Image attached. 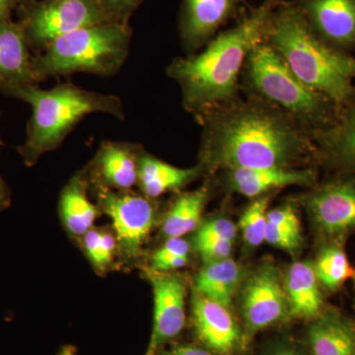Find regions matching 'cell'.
I'll list each match as a JSON object with an SVG mask.
<instances>
[{"mask_svg": "<svg viewBox=\"0 0 355 355\" xmlns=\"http://www.w3.org/2000/svg\"><path fill=\"white\" fill-rule=\"evenodd\" d=\"M277 109L261 101L230 102L200 114L203 163L211 169L291 168L316 151L311 133Z\"/></svg>", "mask_w": 355, "mask_h": 355, "instance_id": "cell-1", "label": "cell"}, {"mask_svg": "<svg viewBox=\"0 0 355 355\" xmlns=\"http://www.w3.org/2000/svg\"><path fill=\"white\" fill-rule=\"evenodd\" d=\"M275 0H266L237 25L214 37L202 53L174 60L167 74L181 87L184 108L200 114L232 102L248 55L266 41Z\"/></svg>", "mask_w": 355, "mask_h": 355, "instance_id": "cell-2", "label": "cell"}, {"mask_svg": "<svg viewBox=\"0 0 355 355\" xmlns=\"http://www.w3.org/2000/svg\"><path fill=\"white\" fill-rule=\"evenodd\" d=\"M266 41L297 78L338 109L354 100L355 55L336 51L318 38L293 3L277 4Z\"/></svg>", "mask_w": 355, "mask_h": 355, "instance_id": "cell-3", "label": "cell"}, {"mask_svg": "<svg viewBox=\"0 0 355 355\" xmlns=\"http://www.w3.org/2000/svg\"><path fill=\"white\" fill-rule=\"evenodd\" d=\"M8 95L32 107L27 139L17 149L28 166L60 146L72 128L88 114L106 113L119 120L125 119L120 98L84 90L70 83L49 90L30 84L11 91Z\"/></svg>", "mask_w": 355, "mask_h": 355, "instance_id": "cell-4", "label": "cell"}, {"mask_svg": "<svg viewBox=\"0 0 355 355\" xmlns=\"http://www.w3.org/2000/svg\"><path fill=\"white\" fill-rule=\"evenodd\" d=\"M127 23L107 22L60 37L32 58L36 83L76 72L111 76L127 60L130 44Z\"/></svg>", "mask_w": 355, "mask_h": 355, "instance_id": "cell-5", "label": "cell"}, {"mask_svg": "<svg viewBox=\"0 0 355 355\" xmlns=\"http://www.w3.org/2000/svg\"><path fill=\"white\" fill-rule=\"evenodd\" d=\"M244 67L254 94L302 123L312 137L330 127L338 116L340 109L297 78L268 42L254 46Z\"/></svg>", "mask_w": 355, "mask_h": 355, "instance_id": "cell-6", "label": "cell"}, {"mask_svg": "<svg viewBox=\"0 0 355 355\" xmlns=\"http://www.w3.org/2000/svg\"><path fill=\"white\" fill-rule=\"evenodd\" d=\"M107 22L114 20L96 0H46L25 4L21 21L30 48L38 53L69 33Z\"/></svg>", "mask_w": 355, "mask_h": 355, "instance_id": "cell-7", "label": "cell"}, {"mask_svg": "<svg viewBox=\"0 0 355 355\" xmlns=\"http://www.w3.org/2000/svg\"><path fill=\"white\" fill-rule=\"evenodd\" d=\"M340 173L320 184L306 200L317 230L336 242L355 231V175Z\"/></svg>", "mask_w": 355, "mask_h": 355, "instance_id": "cell-8", "label": "cell"}, {"mask_svg": "<svg viewBox=\"0 0 355 355\" xmlns=\"http://www.w3.org/2000/svg\"><path fill=\"white\" fill-rule=\"evenodd\" d=\"M242 316L244 343L289 316L284 282L275 266L265 263L247 279L242 291Z\"/></svg>", "mask_w": 355, "mask_h": 355, "instance_id": "cell-9", "label": "cell"}, {"mask_svg": "<svg viewBox=\"0 0 355 355\" xmlns=\"http://www.w3.org/2000/svg\"><path fill=\"white\" fill-rule=\"evenodd\" d=\"M99 198L123 251L137 256L155 222L153 203L146 196L114 193L106 187H100Z\"/></svg>", "mask_w": 355, "mask_h": 355, "instance_id": "cell-10", "label": "cell"}, {"mask_svg": "<svg viewBox=\"0 0 355 355\" xmlns=\"http://www.w3.org/2000/svg\"><path fill=\"white\" fill-rule=\"evenodd\" d=\"M318 38L343 53L355 51V0H295Z\"/></svg>", "mask_w": 355, "mask_h": 355, "instance_id": "cell-11", "label": "cell"}, {"mask_svg": "<svg viewBox=\"0 0 355 355\" xmlns=\"http://www.w3.org/2000/svg\"><path fill=\"white\" fill-rule=\"evenodd\" d=\"M154 294L153 330L146 355H156L179 335L186 321V286L179 275L149 272Z\"/></svg>", "mask_w": 355, "mask_h": 355, "instance_id": "cell-12", "label": "cell"}, {"mask_svg": "<svg viewBox=\"0 0 355 355\" xmlns=\"http://www.w3.org/2000/svg\"><path fill=\"white\" fill-rule=\"evenodd\" d=\"M196 335L214 354H233L244 342L241 329L228 307L197 293L193 299Z\"/></svg>", "mask_w": 355, "mask_h": 355, "instance_id": "cell-13", "label": "cell"}, {"mask_svg": "<svg viewBox=\"0 0 355 355\" xmlns=\"http://www.w3.org/2000/svg\"><path fill=\"white\" fill-rule=\"evenodd\" d=\"M244 0H184L180 19L182 43L196 51L214 38Z\"/></svg>", "mask_w": 355, "mask_h": 355, "instance_id": "cell-14", "label": "cell"}, {"mask_svg": "<svg viewBox=\"0 0 355 355\" xmlns=\"http://www.w3.org/2000/svg\"><path fill=\"white\" fill-rule=\"evenodd\" d=\"M29 49L22 23H0V90L4 94L37 83Z\"/></svg>", "mask_w": 355, "mask_h": 355, "instance_id": "cell-15", "label": "cell"}, {"mask_svg": "<svg viewBox=\"0 0 355 355\" xmlns=\"http://www.w3.org/2000/svg\"><path fill=\"white\" fill-rule=\"evenodd\" d=\"M316 153L326 164L355 175V97L338 112L330 127L313 135Z\"/></svg>", "mask_w": 355, "mask_h": 355, "instance_id": "cell-16", "label": "cell"}, {"mask_svg": "<svg viewBox=\"0 0 355 355\" xmlns=\"http://www.w3.org/2000/svg\"><path fill=\"white\" fill-rule=\"evenodd\" d=\"M227 182L231 190L248 198H259L268 191L287 186H312L316 172L312 169L263 168V169L227 170Z\"/></svg>", "mask_w": 355, "mask_h": 355, "instance_id": "cell-17", "label": "cell"}, {"mask_svg": "<svg viewBox=\"0 0 355 355\" xmlns=\"http://www.w3.org/2000/svg\"><path fill=\"white\" fill-rule=\"evenodd\" d=\"M312 355H355V321L329 309L312 320L307 333Z\"/></svg>", "mask_w": 355, "mask_h": 355, "instance_id": "cell-18", "label": "cell"}, {"mask_svg": "<svg viewBox=\"0 0 355 355\" xmlns=\"http://www.w3.org/2000/svg\"><path fill=\"white\" fill-rule=\"evenodd\" d=\"M314 265L297 261L291 266L284 280L289 316L314 320L323 312V298Z\"/></svg>", "mask_w": 355, "mask_h": 355, "instance_id": "cell-19", "label": "cell"}, {"mask_svg": "<svg viewBox=\"0 0 355 355\" xmlns=\"http://www.w3.org/2000/svg\"><path fill=\"white\" fill-rule=\"evenodd\" d=\"M139 158L132 144L106 142L98 153L96 166L105 183L119 190H130L139 183Z\"/></svg>", "mask_w": 355, "mask_h": 355, "instance_id": "cell-20", "label": "cell"}, {"mask_svg": "<svg viewBox=\"0 0 355 355\" xmlns=\"http://www.w3.org/2000/svg\"><path fill=\"white\" fill-rule=\"evenodd\" d=\"M200 172V167L181 169L142 154L139 158V183L146 197L158 198L191 183Z\"/></svg>", "mask_w": 355, "mask_h": 355, "instance_id": "cell-21", "label": "cell"}, {"mask_svg": "<svg viewBox=\"0 0 355 355\" xmlns=\"http://www.w3.org/2000/svg\"><path fill=\"white\" fill-rule=\"evenodd\" d=\"M242 277L241 266L232 259L209 261L198 272L196 287L198 293L229 307Z\"/></svg>", "mask_w": 355, "mask_h": 355, "instance_id": "cell-22", "label": "cell"}, {"mask_svg": "<svg viewBox=\"0 0 355 355\" xmlns=\"http://www.w3.org/2000/svg\"><path fill=\"white\" fill-rule=\"evenodd\" d=\"M60 209L70 232L84 235L91 230L97 218L98 210L89 200L80 177L73 178L65 187L60 198Z\"/></svg>", "mask_w": 355, "mask_h": 355, "instance_id": "cell-23", "label": "cell"}, {"mask_svg": "<svg viewBox=\"0 0 355 355\" xmlns=\"http://www.w3.org/2000/svg\"><path fill=\"white\" fill-rule=\"evenodd\" d=\"M209 197L207 187L183 193L177 198L168 212L162 226L163 234L169 238H181L197 227Z\"/></svg>", "mask_w": 355, "mask_h": 355, "instance_id": "cell-24", "label": "cell"}, {"mask_svg": "<svg viewBox=\"0 0 355 355\" xmlns=\"http://www.w3.org/2000/svg\"><path fill=\"white\" fill-rule=\"evenodd\" d=\"M318 279L329 291H336L354 275L349 259L338 245L324 247L314 265Z\"/></svg>", "mask_w": 355, "mask_h": 355, "instance_id": "cell-25", "label": "cell"}, {"mask_svg": "<svg viewBox=\"0 0 355 355\" xmlns=\"http://www.w3.org/2000/svg\"><path fill=\"white\" fill-rule=\"evenodd\" d=\"M268 203V197L257 198L248 207L240 218L239 226L243 238L250 247H258L265 242Z\"/></svg>", "mask_w": 355, "mask_h": 355, "instance_id": "cell-26", "label": "cell"}, {"mask_svg": "<svg viewBox=\"0 0 355 355\" xmlns=\"http://www.w3.org/2000/svg\"><path fill=\"white\" fill-rule=\"evenodd\" d=\"M90 260L97 268H105L113 260L116 241L113 236L97 230H89L83 238Z\"/></svg>", "mask_w": 355, "mask_h": 355, "instance_id": "cell-27", "label": "cell"}, {"mask_svg": "<svg viewBox=\"0 0 355 355\" xmlns=\"http://www.w3.org/2000/svg\"><path fill=\"white\" fill-rule=\"evenodd\" d=\"M265 241L272 246L293 252L301 244V233L294 229L282 227L268 222L266 225Z\"/></svg>", "mask_w": 355, "mask_h": 355, "instance_id": "cell-28", "label": "cell"}, {"mask_svg": "<svg viewBox=\"0 0 355 355\" xmlns=\"http://www.w3.org/2000/svg\"><path fill=\"white\" fill-rule=\"evenodd\" d=\"M196 245L202 258L207 261L224 260L232 253L233 242L211 237H196Z\"/></svg>", "mask_w": 355, "mask_h": 355, "instance_id": "cell-29", "label": "cell"}, {"mask_svg": "<svg viewBox=\"0 0 355 355\" xmlns=\"http://www.w3.org/2000/svg\"><path fill=\"white\" fill-rule=\"evenodd\" d=\"M237 228L227 218H214L203 224L198 231V237H211L234 242Z\"/></svg>", "mask_w": 355, "mask_h": 355, "instance_id": "cell-30", "label": "cell"}, {"mask_svg": "<svg viewBox=\"0 0 355 355\" xmlns=\"http://www.w3.org/2000/svg\"><path fill=\"white\" fill-rule=\"evenodd\" d=\"M103 11L116 22L127 23L128 16L141 0H96Z\"/></svg>", "mask_w": 355, "mask_h": 355, "instance_id": "cell-31", "label": "cell"}, {"mask_svg": "<svg viewBox=\"0 0 355 355\" xmlns=\"http://www.w3.org/2000/svg\"><path fill=\"white\" fill-rule=\"evenodd\" d=\"M266 218L268 222L275 225L300 231L298 217L291 205H282L277 209L270 210L266 214Z\"/></svg>", "mask_w": 355, "mask_h": 355, "instance_id": "cell-32", "label": "cell"}, {"mask_svg": "<svg viewBox=\"0 0 355 355\" xmlns=\"http://www.w3.org/2000/svg\"><path fill=\"white\" fill-rule=\"evenodd\" d=\"M190 245L182 238H169L156 253L153 254V261L172 257L188 256Z\"/></svg>", "mask_w": 355, "mask_h": 355, "instance_id": "cell-33", "label": "cell"}, {"mask_svg": "<svg viewBox=\"0 0 355 355\" xmlns=\"http://www.w3.org/2000/svg\"><path fill=\"white\" fill-rule=\"evenodd\" d=\"M156 355H214L210 350L200 349L191 345H181L165 352H159Z\"/></svg>", "mask_w": 355, "mask_h": 355, "instance_id": "cell-34", "label": "cell"}, {"mask_svg": "<svg viewBox=\"0 0 355 355\" xmlns=\"http://www.w3.org/2000/svg\"><path fill=\"white\" fill-rule=\"evenodd\" d=\"M24 0H0V23L10 20V14L16 7L23 6Z\"/></svg>", "mask_w": 355, "mask_h": 355, "instance_id": "cell-35", "label": "cell"}, {"mask_svg": "<svg viewBox=\"0 0 355 355\" xmlns=\"http://www.w3.org/2000/svg\"><path fill=\"white\" fill-rule=\"evenodd\" d=\"M268 355H302L295 347L288 345H280L273 347Z\"/></svg>", "mask_w": 355, "mask_h": 355, "instance_id": "cell-36", "label": "cell"}, {"mask_svg": "<svg viewBox=\"0 0 355 355\" xmlns=\"http://www.w3.org/2000/svg\"><path fill=\"white\" fill-rule=\"evenodd\" d=\"M1 144L2 141L0 139V146ZM9 202H10V195H9L8 188L2 178L0 177V209L6 207L9 205Z\"/></svg>", "mask_w": 355, "mask_h": 355, "instance_id": "cell-37", "label": "cell"}, {"mask_svg": "<svg viewBox=\"0 0 355 355\" xmlns=\"http://www.w3.org/2000/svg\"><path fill=\"white\" fill-rule=\"evenodd\" d=\"M60 355H76V354H74L73 349L69 347V349H65Z\"/></svg>", "mask_w": 355, "mask_h": 355, "instance_id": "cell-38", "label": "cell"}, {"mask_svg": "<svg viewBox=\"0 0 355 355\" xmlns=\"http://www.w3.org/2000/svg\"><path fill=\"white\" fill-rule=\"evenodd\" d=\"M354 288H355V273H354ZM354 305H355V296H354Z\"/></svg>", "mask_w": 355, "mask_h": 355, "instance_id": "cell-39", "label": "cell"}, {"mask_svg": "<svg viewBox=\"0 0 355 355\" xmlns=\"http://www.w3.org/2000/svg\"><path fill=\"white\" fill-rule=\"evenodd\" d=\"M275 1H279V0H275Z\"/></svg>", "mask_w": 355, "mask_h": 355, "instance_id": "cell-40", "label": "cell"}]
</instances>
